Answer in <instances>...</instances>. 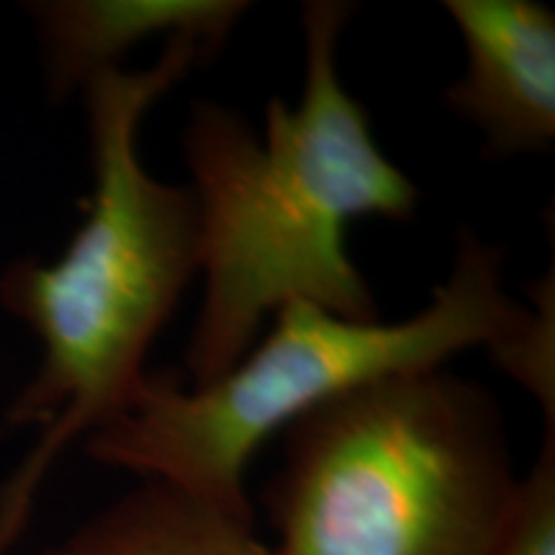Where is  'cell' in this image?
<instances>
[{
  "mask_svg": "<svg viewBox=\"0 0 555 555\" xmlns=\"http://www.w3.org/2000/svg\"><path fill=\"white\" fill-rule=\"evenodd\" d=\"M352 9L343 0L301 5V93L294 106L270 99L262 134L219 101L189 111L180 150L204 294L183 352L185 386L224 376L294 301L347 319L380 317L347 229L358 219H412L422 193L378 147L371 114L339 75Z\"/></svg>",
  "mask_w": 555,
  "mask_h": 555,
  "instance_id": "6da1fadb",
  "label": "cell"
},
{
  "mask_svg": "<svg viewBox=\"0 0 555 555\" xmlns=\"http://www.w3.org/2000/svg\"><path fill=\"white\" fill-rule=\"evenodd\" d=\"M214 57L196 39H170L150 67L114 69L82 90L90 193L80 227L54 260L21 258L0 273V307L41 347L37 373L0 422L37 429L0 489V555L24 532L60 455L127 409L150 373V347L198 275L189 185L152 176L139 134L147 111Z\"/></svg>",
  "mask_w": 555,
  "mask_h": 555,
  "instance_id": "7a4b0ae2",
  "label": "cell"
},
{
  "mask_svg": "<svg viewBox=\"0 0 555 555\" xmlns=\"http://www.w3.org/2000/svg\"><path fill=\"white\" fill-rule=\"evenodd\" d=\"M504 262L502 247L463 229L453 268L412 317L347 319L288 304L224 376L191 388L147 373L127 409L80 446L99 466L253 519L247 468L275 433L356 388L494 350L522 324L527 304L506 291Z\"/></svg>",
  "mask_w": 555,
  "mask_h": 555,
  "instance_id": "3957f363",
  "label": "cell"
},
{
  "mask_svg": "<svg viewBox=\"0 0 555 555\" xmlns=\"http://www.w3.org/2000/svg\"><path fill=\"white\" fill-rule=\"evenodd\" d=\"M519 476L494 393L435 367L367 384L283 429L273 555H491Z\"/></svg>",
  "mask_w": 555,
  "mask_h": 555,
  "instance_id": "277c9868",
  "label": "cell"
},
{
  "mask_svg": "<svg viewBox=\"0 0 555 555\" xmlns=\"http://www.w3.org/2000/svg\"><path fill=\"white\" fill-rule=\"evenodd\" d=\"M463 41L461 75L442 90L489 157L543 155L555 144V13L535 0H446Z\"/></svg>",
  "mask_w": 555,
  "mask_h": 555,
  "instance_id": "5b68a950",
  "label": "cell"
},
{
  "mask_svg": "<svg viewBox=\"0 0 555 555\" xmlns=\"http://www.w3.org/2000/svg\"><path fill=\"white\" fill-rule=\"evenodd\" d=\"M242 0H34L24 3L37 34L52 99L82 93L152 39H196L219 54L245 13Z\"/></svg>",
  "mask_w": 555,
  "mask_h": 555,
  "instance_id": "8992f818",
  "label": "cell"
},
{
  "mask_svg": "<svg viewBox=\"0 0 555 555\" xmlns=\"http://www.w3.org/2000/svg\"><path fill=\"white\" fill-rule=\"evenodd\" d=\"M57 555H273L253 532V519L159 483L137 489L95 512Z\"/></svg>",
  "mask_w": 555,
  "mask_h": 555,
  "instance_id": "52a82bcc",
  "label": "cell"
},
{
  "mask_svg": "<svg viewBox=\"0 0 555 555\" xmlns=\"http://www.w3.org/2000/svg\"><path fill=\"white\" fill-rule=\"evenodd\" d=\"M522 324L489 350L491 363L506 373L540 406L545 429H555V273L547 268L527 288Z\"/></svg>",
  "mask_w": 555,
  "mask_h": 555,
  "instance_id": "ba28073f",
  "label": "cell"
},
{
  "mask_svg": "<svg viewBox=\"0 0 555 555\" xmlns=\"http://www.w3.org/2000/svg\"><path fill=\"white\" fill-rule=\"evenodd\" d=\"M491 555H555V429H545L530 470L519 476L515 506Z\"/></svg>",
  "mask_w": 555,
  "mask_h": 555,
  "instance_id": "9c48e42d",
  "label": "cell"
},
{
  "mask_svg": "<svg viewBox=\"0 0 555 555\" xmlns=\"http://www.w3.org/2000/svg\"><path fill=\"white\" fill-rule=\"evenodd\" d=\"M41 555H57V553H54V547H52V551H47V553H41Z\"/></svg>",
  "mask_w": 555,
  "mask_h": 555,
  "instance_id": "30bf717a",
  "label": "cell"
}]
</instances>
